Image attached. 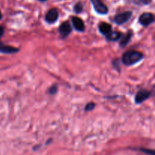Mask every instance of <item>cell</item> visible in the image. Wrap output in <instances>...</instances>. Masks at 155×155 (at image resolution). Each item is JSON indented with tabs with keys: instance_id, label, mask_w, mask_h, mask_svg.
Wrapping results in <instances>:
<instances>
[{
	"instance_id": "cell-1",
	"label": "cell",
	"mask_w": 155,
	"mask_h": 155,
	"mask_svg": "<svg viewBox=\"0 0 155 155\" xmlns=\"http://www.w3.org/2000/svg\"><path fill=\"white\" fill-rule=\"evenodd\" d=\"M143 58V54L140 51L130 50L124 53L122 57V61L124 64L127 66H130V65H133L139 62L141 60H142Z\"/></svg>"
},
{
	"instance_id": "cell-2",
	"label": "cell",
	"mask_w": 155,
	"mask_h": 155,
	"mask_svg": "<svg viewBox=\"0 0 155 155\" xmlns=\"http://www.w3.org/2000/svg\"><path fill=\"white\" fill-rule=\"evenodd\" d=\"M139 21L142 26L148 27L155 21V15H153L152 13H150V12H145L139 17Z\"/></svg>"
},
{
	"instance_id": "cell-3",
	"label": "cell",
	"mask_w": 155,
	"mask_h": 155,
	"mask_svg": "<svg viewBox=\"0 0 155 155\" xmlns=\"http://www.w3.org/2000/svg\"><path fill=\"white\" fill-rule=\"evenodd\" d=\"M152 91H148L147 89H142L136 94V98H135L136 103V104H141V103L144 102L145 100L149 98L152 95Z\"/></svg>"
},
{
	"instance_id": "cell-4",
	"label": "cell",
	"mask_w": 155,
	"mask_h": 155,
	"mask_svg": "<svg viewBox=\"0 0 155 155\" xmlns=\"http://www.w3.org/2000/svg\"><path fill=\"white\" fill-rule=\"evenodd\" d=\"M92 5H93L94 8H95V10L98 13L102 14H107L108 12V8H107V6L102 2L101 0H91Z\"/></svg>"
},
{
	"instance_id": "cell-5",
	"label": "cell",
	"mask_w": 155,
	"mask_h": 155,
	"mask_svg": "<svg viewBox=\"0 0 155 155\" xmlns=\"http://www.w3.org/2000/svg\"><path fill=\"white\" fill-rule=\"evenodd\" d=\"M132 17V12H123V13L119 14V15H117L114 18V21L116 24H124L126 22L129 21L130 19V18Z\"/></svg>"
},
{
	"instance_id": "cell-6",
	"label": "cell",
	"mask_w": 155,
	"mask_h": 155,
	"mask_svg": "<svg viewBox=\"0 0 155 155\" xmlns=\"http://www.w3.org/2000/svg\"><path fill=\"white\" fill-rule=\"evenodd\" d=\"M58 18V12L56 8L50 9L48 13L46 14V16H45V19H46L47 22L50 23V24L55 22L57 21Z\"/></svg>"
},
{
	"instance_id": "cell-7",
	"label": "cell",
	"mask_w": 155,
	"mask_h": 155,
	"mask_svg": "<svg viewBox=\"0 0 155 155\" xmlns=\"http://www.w3.org/2000/svg\"><path fill=\"white\" fill-rule=\"evenodd\" d=\"M72 23L75 29L78 31H83L85 29L84 23L83 20L80 19L78 17H73L72 18Z\"/></svg>"
},
{
	"instance_id": "cell-8",
	"label": "cell",
	"mask_w": 155,
	"mask_h": 155,
	"mask_svg": "<svg viewBox=\"0 0 155 155\" xmlns=\"http://www.w3.org/2000/svg\"><path fill=\"white\" fill-rule=\"evenodd\" d=\"M59 31H60L61 35L64 37L68 36L71 32V27L68 22H64L63 24H61L59 27Z\"/></svg>"
},
{
	"instance_id": "cell-9",
	"label": "cell",
	"mask_w": 155,
	"mask_h": 155,
	"mask_svg": "<svg viewBox=\"0 0 155 155\" xmlns=\"http://www.w3.org/2000/svg\"><path fill=\"white\" fill-rule=\"evenodd\" d=\"M18 51V48L15 47L10 46V45H5L3 42L0 41V52L6 53V54H12V53L17 52Z\"/></svg>"
},
{
	"instance_id": "cell-10",
	"label": "cell",
	"mask_w": 155,
	"mask_h": 155,
	"mask_svg": "<svg viewBox=\"0 0 155 155\" xmlns=\"http://www.w3.org/2000/svg\"><path fill=\"white\" fill-rule=\"evenodd\" d=\"M99 30L101 33L104 35H107L111 32V26L107 23H101L99 25Z\"/></svg>"
},
{
	"instance_id": "cell-11",
	"label": "cell",
	"mask_w": 155,
	"mask_h": 155,
	"mask_svg": "<svg viewBox=\"0 0 155 155\" xmlns=\"http://www.w3.org/2000/svg\"><path fill=\"white\" fill-rule=\"evenodd\" d=\"M122 35V33H120V32L117 31H114V32H110L108 34L106 35L107 36V39L110 41H115V40H117L118 39H120Z\"/></svg>"
},
{
	"instance_id": "cell-12",
	"label": "cell",
	"mask_w": 155,
	"mask_h": 155,
	"mask_svg": "<svg viewBox=\"0 0 155 155\" xmlns=\"http://www.w3.org/2000/svg\"><path fill=\"white\" fill-rule=\"evenodd\" d=\"M132 36H133V33H132L131 31H129L128 33H127V34H126L125 36L123 37V39H121V42H120L121 46L124 47V46H125V45H127V44L129 43V42H130Z\"/></svg>"
},
{
	"instance_id": "cell-13",
	"label": "cell",
	"mask_w": 155,
	"mask_h": 155,
	"mask_svg": "<svg viewBox=\"0 0 155 155\" xmlns=\"http://www.w3.org/2000/svg\"><path fill=\"white\" fill-rule=\"evenodd\" d=\"M141 151L149 155H155V149H148V148H140Z\"/></svg>"
},
{
	"instance_id": "cell-14",
	"label": "cell",
	"mask_w": 155,
	"mask_h": 155,
	"mask_svg": "<svg viewBox=\"0 0 155 155\" xmlns=\"http://www.w3.org/2000/svg\"><path fill=\"white\" fill-rule=\"evenodd\" d=\"M83 6L81 2H78L77 4H76L75 6H74V11H75L77 13H80V12L83 11Z\"/></svg>"
},
{
	"instance_id": "cell-15",
	"label": "cell",
	"mask_w": 155,
	"mask_h": 155,
	"mask_svg": "<svg viewBox=\"0 0 155 155\" xmlns=\"http://www.w3.org/2000/svg\"><path fill=\"white\" fill-rule=\"evenodd\" d=\"M94 107H95V104H94V103H89V104H88L86 106V107H85V110H87V111H89V110H93Z\"/></svg>"
},
{
	"instance_id": "cell-16",
	"label": "cell",
	"mask_w": 155,
	"mask_h": 155,
	"mask_svg": "<svg viewBox=\"0 0 155 155\" xmlns=\"http://www.w3.org/2000/svg\"><path fill=\"white\" fill-rule=\"evenodd\" d=\"M151 0H136V2L138 4H144L147 5L151 2Z\"/></svg>"
},
{
	"instance_id": "cell-17",
	"label": "cell",
	"mask_w": 155,
	"mask_h": 155,
	"mask_svg": "<svg viewBox=\"0 0 155 155\" xmlns=\"http://www.w3.org/2000/svg\"><path fill=\"white\" fill-rule=\"evenodd\" d=\"M56 92H57V87H56L55 86H52V87H51V89H49V92L51 94H54Z\"/></svg>"
},
{
	"instance_id": "cell-18",
	"label": "cell",
	"mask_w": 155,
	"mask_h": 155,
	"mask_svg": "<svg viewBox=\"0 0 155 155\" xmlns=\"http://www.w3.org/2000/svg\"><path fill=\"white\" fill-rule=\"evenodd\" d=\"M4 31L5 30H4V28H3V27L0 26V37L4 34Z\"/></svg>"
},
{
	"instance_id": "cell-19",
	"label": "cell",
	"mask_w": 155,
	"mask_h": 155,
	"mask_svg": "<svg viewBox=\"0 0 155 155\" xmlns=\"http://www.w3.org/2000/svg\"><path fill=\"white\" fill-rule=\"evenodd\" d=\"M2 15L1 12H0V20H1V19H2Z\"/></svg>"
},
{
	"instance_id": "cell-20",
	"label": "cell",
	"mask_w": 155,
	"mask_h": 155,
	"mask_svg": "<svg viewBox=\"0 0 155 155\" xmlns=\"http://www.w3.org/2000/svg\"><path fill=\"white\" fill-rule=\"evenodd\" d=\"M39 1H40V2H45V1H46V0H39Z\"/></svg>"
}]
</instances>
